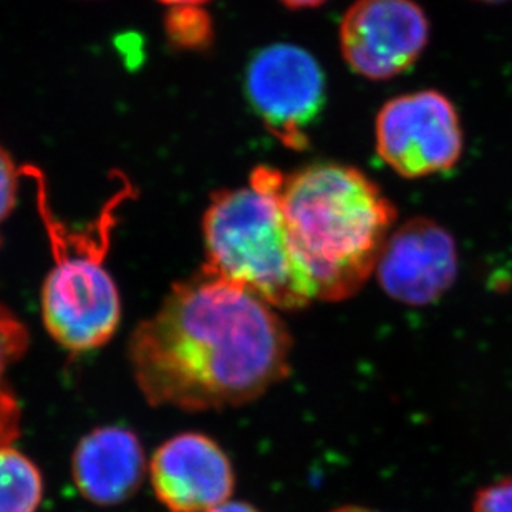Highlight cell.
<instances>
[{
  "mask_svg": "<svg viewBox=\"0 0 512 512\" xmlns=\"http://www.w3.org/2000/svg\"><path fill=\"white\" fill-rule=\"evenodd\" d=\"M290 350L289 330L272 305L204 267L174 285L130 340L133 375L146 400L188 411L262 397L289 375Z\"/></svg>",
  "mask_w": 512,
  "mask_h": 512,
  "instance_id": "obj_1",
  "label": "cell"
},
{
  "mask_svg": "<svg viewBox=\"0 0 512 512\" xmlns=\"http://www.w3.org/2000/svg\"><path fill=\"white\" fill-rule=\"evenodd\" d=\"M290 244L315 299H348L377 269L397 209L360 170L337 163L277 174Z\"/></svg>",
  "mask_w": 512,
  "mask_h": 512,
  "instance_id": "obj_2",
  "label": "cell"
},
{
  "mask_svg": "<svg viewBox=\"0 0 512 512\" xmlns=\"http://www.w3.org/2000/svg\"><path fill=\"white\" fill-rule=\"evenodd\" d=\"M279 170L261 166L247 186L214 194L203 219L204 269L251 290L277 309L315 299L282 218Z\"/></svg>",
  "mask_w": 512,
  "mask_h": 512,
  "instance_id": "obj_3",
  "label": "cell"
},
{
  "mask_svg": "<svg viewBox=\"0 0 512 512\" xmlns=\"http://www.w3.org/2000/svg\"><path fill=\"white\" fill-rule=\"evenodd\" d=\"M37 186V203L49 234L54 267L42 289L44 324L55 342L70 352H88L112 339L121 317L120 292L105 266L116 208L126 193H118L97 223L72 232L52 213L42 173L24 168Z\"/></svg>",
  "mask_w": 512,
  "mask_h": 512,
  "instance_id": "obj_4",
  "label": "cell"
},
{
  "mask_svg": "<svg viewBox=\"0 0 512 512\" xmlns=\"http://www.w3.org/2000/svg\"><path fill=\"white\" fill-rule=\"evenodd\" d=\"M252 112L282 145L304 150L325 105V75L314 55L294 44H272L252 55L244 75Z\"/></svg>",
  "mask_w": 512,
  "mask_h": 512,
  "instance_id": "obj_5",
  "label": "cell"
},
{
  "mask_svg": "<svg viewBox=\"0 0 512 512\" xmlns=\"http://www.w3.org/2000/svg\"><path fill=\"white\" fill-rule=\"evenodd\" d=\"M380 158L405 178L448 171L463 151V131L450 98L420 90L383 105L375 123Z\"/></svg>",
  "mask_w": 512,
  "mask_h": 512,
  "instance_id": "obj_6",
  "label": "cell"
},
{
  "mask_svg": "<svg viewBox=\"0 0 512 512\" xmlns=\"http://www.w3.org/2000/svg\"><path fill=\"white\" fill-rule=\"evenodd\" d=\"M428 40L430 20L415 0H357L340 24L343 58L368 80H390L406 72Z\"/></svg>",
  "mask_w": 512,
  "mask_h": 512,
  "instance_id": "obj_7",
  "label": "cell"
},
{
  "mask_svg": "<svg viewBox=\"0 0 512 512\" xmlns=\"http://www.w3.org/2000/svg\"><path fill=\"white\" fill-rule=\"evenodd\" d=\"M375 272L385 294L400 304H433L458 276L455 239L435 221L411 219L390 234Z\"/></svg>",
  "mask_w": 512,
  "mask_h": 512,
  "instance_id": "obj_8",
  "label": "cell"
},
{
  "mask_svg": "<svg viewBox=\"0 0 512 512\" xmlns=\"http://www.w3.org/2000/svg\"><path fill=\"white\" fill-rule=\"evenodd\" d=\"M151 484L171 512H208L228 503L234 473L228 456L208 436L183 433L156 450Z\"/></svg>",
  "mask_w": 512,
  "mask_h": 512,
  "instance_id": "obj_9",
  "label": "cell"
},
{
  "mask_svg": "<svg viewBox=\"0 0 512 512\" xmlns=\"http://www.w3.org/2000/svg\"><path fill=\"white\" fill-rule=\"evenodd\" d=\"M146 459L135 433L103 426L78 443L72 474L78 491L90 503L113 506L130 499L145 478Z\"/></svg>",
  "mask_w": 512,
  "mask_h": 512,
  "instance_id": "obj_10",
  "label": "cell"
},
{
  "mask_svg": "<svg viewBox=\"0 0 512 512\" xmlns=\"http://www.w3.org/2000/svg\"><path fill=\"white\" fill-rule=\"evenodd\" d=\"M27 345V329L0 304V446L12 445L19 436L20 406L7 380V370L24 355Z\"/></svg>",
  "mask_w": 512,
  "mask_h": 512,
  "instance_id": "obj_11",
  "label": "cell"
},
{
  "mask_svg": "<svg viewBox=\"0 0 512 512\" xmlns=\"http://www.w3.org/2000/svg\"><path fill=\"white\" fill-rule=\"evenodd\" d=\"M42 496L39 468L12 446H0V512H37Z\"/></svg>",
  "mask_w": 512,
  "mask_h": 512,
  "instance_id": "obj_12",
  "label": "cell"
},
{
  "mask_svg": "<svg viewBox=\"0 0 512 512\" xmlns=\"http://www.w3.org/2000/svg\"><path fill=\"white\" fill-rule=\"evenodd\" d=\"M165 30L178 49H206L213 40V20L201 7H171L166 14Z\"/></svg>",
  "mask_w": 512,
  "mask_h": 512,
  "instance_id": "obj_13",
  "label": "cell"
},
{
  "mask_svg": "<svg viewBox=\"0 0 512 512\" xmlns=\"http://www.w3.org/2000/svg\"><path fill=\"white\" fill-rule=\"evenodd\" d=\"M22 174H24V168L15 165L9 151L0 146V226L7 221L15 209Z\"/></svg>",
  "mask_w": 512,
  "mask_h": 512,
  "instance_id": "obj_14",
  "label": "cell"
},
{
  "mask_svg": "<svg viewBox=\"0 0 512 512\" xmlns=\"http://www.w3.org/2000/svg\"><path fill=\"white\" fill-rule=\"evenodd\" d=\"M473 512H512V476L479 489L474 496Z\"/></svg>",
  "mask_w": 512,
  "mask_h": 512,
  "instance_id": "obj_15",
  "label": "cell"
},
{
  "mask_svg": "<svg viewBox=\"0 0 512 512\" xmlns=\"http://www.w3.org/2000/svg\"><path fill=\"white\" fill-rule=\"evenodd\" d=\"M208 512H259L254 506L241 501H228V503L216 506V508L209 509Z\"/></svg>",
  "mask_w": 512,
  "mask_h": 512,
  "instance_id": "obj_16",
  "label": "cell"
},
{
  "mask_svg": "<svg viewBox=\"0 0 512 512\" xmlns=\"http://www.w3.org/2000/svg\"><path fill=\"white\" fill-rule=\"evenodd\" d=\"M281 2L289 9H312V7L324 4L327 0H281Z\"/></svg>",
  "mask_w": 512,
  "mask_h": 512,
  "instance_id": "obj_17",
  "label": "cell"
},
{
  "mask_svg": "<svg viewBox=\"0 0 512 512\" xmlns=\"http://www.w3.org/2000/svg\"><path fill=\"white\" fill-rule=\"evenodd\" d=\"M163 4L170 5V7H189V5H194V7H201L204 2H208V0H160Z\"/></svg>",
  "mask_w": 512,
  "mask_h": 512,
  "instance_id": "obj_18",
  "label": "cell"
},
{
  "mask_svg": "<svg viewBox=\"0 0 512 512\" xmlns=\"http://www.w3.org/2000/svg\"><path fill=\"white\" fill-rule=\"evenodd\" d=\"M330 512H380L375 509L365 508V506H355V504H348V506H340V508L334 509Z\"/></svg>",
  "mask_w": 512,
  "mask_h": 512,
  "instance_id": "obj_19",
  "label": "cell"
},
{
  "mask_svg": "<svg viewBox=\"0 0 512 512\" xmlns=\"http://www.w3.org/2000/svg\"><path fill=\"white\" fill-rule=\"evenodd\" d=\"M479 2H486V4H501V2H508V0H479Z\"/></svg>",
  "mask_w": 512,
  "mask_h": 512,
  "instance_id": "obj_20",
  "label": "cell"
}]
</instances>
